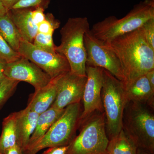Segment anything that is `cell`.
<instances>
[{"instance_id":"ba28073f","label":"cell","mask_w":154,"mask_h":154,"mask_svg":"<svg viewBox=\"0 0 154 154\" xmlns=\"http://www.w3.org/2000/svg\"><path fill=\"white\" fill-rule=\"evenodd\" d=\"M84 44L86 54V66L105 69L116 79L123 82L124 77L118 57L105 42L92 34L91 29L85 33Z\"/></svg>"},{"instance_id":"f1b7e54d","label":"cell","mask_w":154,"mask_h":154,"mask_svg":"<svg viewBox=\"0 0 154 154\" xmlns=\"http://www.w3.org/2000/svg\"><path fill=\"white\" fill-rule=\"evenodd\" d=\"M4 154H23V151L17 144L6 151Z\"/></svg>"},{"instance_id":"cb8c5ba5","label":"cell","mask_w":154,"mask_h":154,"mask_svg":"<svg viewBox=\"0 0 154 154\" xmlns=\"http://www.w3.org/2000/svg\"><path fill=\"white\" fill-rule=\"evenodd\" d=\"M21 57L19 52L15 51L9 45L0 33V57L9 63L17 60Z\"/></svg>"},{"instance_id":"4316f807","label":"cell","mask_w":154,"mask_h":154,"mask_svg":"<svg viewBox=\"0 0 154 154\" xmlns=\"http://www.w3.org/2000/svg\"><path fill=\"white\" fill-rule=\"evenodd\" d=\"M45 10L41 8H33L31 16L33 22L36 25L41 23L45 19Z\"/></svg>"},{"instance_id":"3957f363","label":"cell","mask_w":154,"mask_h":154,"mask_svg":"<svg viewBox=\"0 0 154 154\" xmlns=\"http://www.w3.org/2000/svg\"><path fill=\"white\" fill-rule=\"evenodd\" d=\"M154 19V0H144L135 5L121 19L110 16L94 24L91 31L96 38L108 42L118 36L140 28Z\"/></svg>"},{"instance_id":"6da1fadb","label":"cell","mask_w":154,"mask_h":154,"mask_svg":"<svg viewBox=\"0 0 154 154\" xmlns=\"http://www.w3.org/2000/svg\"><path fill=\"white\" fill-rule=\"evenodd\" d=\"M104 42L119 61L125 89L139 77L154 69V49L146 41L140 28Z\"/></svg>"},{"instance_id":"d6a6232c","label":"cell","mask_w":154,"mask_h":154,"mask_svg":"<svg viewBox=\"0 0 154 154\" xmlns=\"http://www.w3.org/2000/svg\"><path fill=\"white\" fill-rule=\"evenodd\" d=\"M8 11L6 10L5 8L3 5L2 3L0 1V16H3L7 13Z\"/></svg>"},{"instance_id":"836d02e7","label":"cell","mask_w":154,"mask_h":154,"mask_svg":"<svg viewBox=\"0 0 154 154\" xmlns=\"http://www.w3.org/2000/svg\"><path fill=\"white\" fill-rule=\"evenodd\" d=\"M136 154H154L149 152H148L142 149L137 148V150Z\"/></svg>"},{"instance_id":"484cf974","label":"cell","mask_w":154,"mask_h":154,"mask_svg":"<svg viewBox=\"0 0 154 154\" xmlns=\"http://www.w3.org/2000/svg\"><path fill=\"white\" fill-rule=\"evenodd\" d=\"M140 28L146 41L154 49V19L145 22Z\"/></svg>"},{"instance_id":"d4e9b609","label":"cell","mask_w":154,"mask_h":154,"mask_svg":"<svg viewBox=\"0 0 154 154\" xmlns=\"http://www.w3.org/2000/svg\"><path fill=\"white\" fill-rule=\"evenodd\" d=\"M50 2V0H20L11 9L41 8L45 10Z\"/></svg>"},{"instance_id":"4fadbf2b","label":"cell","mask_w":154,"mask_h":154,"mask_svg":"<svg viewBox=\"0 0 154 154\" xmlns=\"http://www.w3.org/2000/svg\"><path fill=\"white\" fill-rule=\"evenodd\" d=\"M57 78L53 79L46 86L30 94L26 108L39 114L51 107L57 95Z\"/></svg>"},{"instance_id":"9c48e42d","label":"cell","mask_w":154,"mask_h":154,"mask_svg":"<svg viewBox=\"0 0 154 154\" xmlns=\"http://www.w3.org/2000/svg\"><path fill=\"white\" fill-rule=\"evenodd\" d=\"M18 52L39 67L52 79L70 71L68 62L63 55L40 49L25 40L21 41Z\"/></svg>"},{"instance_id":"7c38bea8","label":"cell","mask_w":154,"mask_h":154,"mask_svg":"<svg viewBox=\"0 0 154 154\" xmlns=\"http://www.w3.org/2000/svg\"><path fill=\"white\" fill-rule=\"evenodd\" d=\"M87 75H78L70 71L57 78V94L51 107L63 110L79 103L82 99Z\"/></svg>"},{"instance_id":"83f0119b","label":"cell","mask_w":154,"mask_h":154,"mask_svg":"<svg viewBox=\"0 0 154 154\" xmlns=\"http://www.w3.org/2000/svg\"><path fill=\"white\" fill-rule=\"evenodd\" d=\"M69 146V145L48 148L49 149L45 151L42 154H66L68 149Z\"/></svg>"},{"instance_id":"7402d4cb","label":"cell","mask_w":154,"mask_h":154,"mask_svg":"<svg viewBox=\"0 0 154 154\" xmlns=\"http://www.w3.org/2000/svg\"><path fill=\"white\" fill-rule=\"evenodd\" d=\"M60 25V22L52 14L48 13L45 14V20L37 25V33L53 35L54 30L59 28Z\"/></svg>"},{"instance_id":"9a60e30c","label":"cell","mask_w":154,"mask_h":154,"mask_svg":"<svg viewBox=\"0 0 154 154\" xmlns=\"http://www.w3.org/2000/svg\"><path fill=\"white\" fill-rule=\"evenodd\" d=\"M33 8L12 9L8 12L22 40L32 43L38 32L37 26L33 22L31 16Z\"/></svg>"},{"instance_id":"2e32d148","label":"cell","mask_w":154,"mask_h":154,"mask_svg":"<svg viewBox=\"0 0 154 154\" xmlns=\"http://www.w3.org/2000/svg\"><path fill=\"white\" fill-rule=\"evenodd\" d=\"M125 90L128 101L147 105L154 109V90L145 75L138 78Z\"/></svg>"},{"instance_id":"8992f818","label":"cell","mask_w":154,"mask_h":154,"mask_svg":"<svg viewBox=\"0 0 154 154\" xmlns=\"http://www.w3.org/2000/svg\"><path fill=\"white\" fill-rule=\"evenodd\" d=\"M79 134L69 144L66 154H105L109 139L105 113L92 114L80 127Z\"/></svg>"},{"instance_id":"277c9868","label":"cell","mask_w":154,"mask_h":154,"mask_svg":"<svg viewBox=\"0 0 154 154\" xmlns=\"http://www.w3.org/2000/svg\"><path fill=\"white\" fill-rule=\"evenodd\" d=\"M154 109L128 101L122 117V129L137 148L154 154Z\"/></svg>"},{"instance_id":"ffe728a7","label":"cell","mask_w":154,"mask_h":154,"mask_svg":"<svg viewBox=\"0 0 154 154\" xmlns=\"http://www.w3.org/2000/svg\"><path fill=\"white\" fill-rule=\"evenodd\" d=\"M0 33L9 45L18 52L22 39L8 12L0 16Z\"/></svg>"},{"instance_id":"ac0fdd59","label":"cell","mask_w":154,"mask_h":154,"mask_svg":"<svg viewBox=\"0 0 154 154\" xmlns=\"http://www.w3.org/2000/svg\"><path fill=\"white\" fill-rule=\"evenodd\" d=\"M17 112L11 113L4 119L0 136V154L17 144Z\"/></svg>"},{"instance_id":"7a4b0ae2","label":"cell","mask_w":154,"mask_h":154,"mask_svg":"<svg viewBox=\"0 0 154 154\" xmlns=\"http://www.w3.org/2000/svg\"><path fill=\"white\" fill-rule=\"evenodd\" d=\"M90 29L87 17L69 18L60 30V45L55 46L56 52L66 58L70 72L78 75L86 76L84 36Z\"/></svg>"},{"instance_id":"52a82bcc","label":"cell","mask_w":154,"mask_h":154,"mask_svg":"<svg viewBox=\"0 0 154 154\" xmlns=\"http://www.w3.org/2000/svg\"><path fill=\"white\" fill-rule=\"evenodd\" d=\"M81 113L80 102L67 106L45 134L23 154H36L47 148L69 145L75 136Z\"/></svg>"},{"instance_id":"e575fe53","label":"cell","mask_w":154,"mask_h":154,"mask_svg":"<svg viewBox=\"0 0 154 154\" xmlns=\"http://www.w3.org/2000/svg\"><path fill=\"white\" fill-rule=\"evenodd\" d=\"M108 154L106 153V154Z\"/></svg>"},{"instance_id":"603a6c76","label":"cell","mask_w":154,"mask_h":154,"mask_svg":"<svg viewBox=\"0 0 154 154\" xmlns=\"http://www.w3.org/2000/svg\"><path fill=\"white\" fill-rule=\"evenodd\" d=\"M33 44L36 47L45 51L56 53L55 45L54 43L52 35H45L42 33H37Z\"/></svg>"},{"instance_id":"5b68a950","label":"cell","mask_w":154,"mask_h":154,"mask_svg":"<svg viewBox=\"0 0 154 154\" xmlns=\"http://www.w3.org/2000/svg\"><path fill=\"white\" fill-rule=\"evenodd\" d=\"M102 98L109 140L122 129L123 112L128 99L122 82L105 69L103 70Z\"/></svg>"},{"instance_id":"8fae6325","label":"cell","mask_w":154,"mask_h":154,"mask_svg":"<svg viewBox=\"0 0 154 154\" xmlns=\"http://www.w3.org/2000/svg\"><path fill=\"white\" fill-rule=\"evenodd\" d=\"M4 73L11 79L29 83L34 87L35 91L43 88L52 80L39 67L22 56L15 61L7 63Z\"/></svg>"},{"instance_id":"1f68e13d","label":"cell","mask_w":154,"mask_h":154,"mask_svg":"<svg viewBox=\"0 0 154 154\" xmlns=\"http://www.w3.org/2000/svg\"><path fill=\"white\" fill-rule=\"evenodd\" d=\"M152 88L154 90V69L150 71L145 75Z\"/></svg>"},{"instance_id":"d6986e66","label":"cell","mask_w":154,"mask_h":154,"mask_svg":"<svg viewBox=\"0 0 154 154\" xmlns=\"http://www.w3.org/2000/svg\"><path fill=\"white\" fill-rule=\"evenodd\" d=\"M137 147L122 129L118 134L109 140L107 148L108 154H136Z\"/></svg>"},{"instance_id":"4dcf8cb0","label":"cell","mask_w":154,"mask_h":154,"mask_svg":"<svg viewBox=\"0 0 154 154\" xmlns=\"http://www.w3.org/2000/svg\"><path fill=\"white\" fill-rule=\"evenodd\" d=\"M7 63L5 61L0 57V84L6 78L4 72Z\"/></svg>"},{"instance_id":"5bb4252c","label":"cell","mask_w":154,"mask_h":154,"mask_svg":"<svg viewBox=\"0 0 154 154\" xmlns=\"http://www.w3.org/2000/svg\"><path fill=\"white\" fill-rule=\"evenodd\" d=\"M38 115L26 107L17 112V144L23 152L27 148L30 138L36 128Z\"/></svg>"},{"instance_id":"44dd1931","label":"cell","mask_w":154,"mask_h":154,"mask_svg":"<svg viewBox=\"0 0 154 154\" xmlns=\"http://www.w3.org/2000/svg\"><path fill=\"white\" fill-rule=\"evenodd\" d=\"M19 82L6 77L0 84V109L14 94Z\"/></svg>"},{"instance_id":"e0dca14e","label":"cell","mask_w":154,"mask_h":154,"mask_svg":"<svg viewBox=\"0 0 154 154\" xmlns=\"http://www.w3.org/2000/svg\"><path fill=\"white\" fill-rule=\"evenodd\" d=\"M64 109L59 110L51 106L46 111L39 114L36 128L30 138L26 150L33 146L45 134L53 125L60 117Z\"/></svg>"},{"instance_id":"f546056e","label":"cell","mask_w":154,"mask_h":154,"mask_svg":"<svg viewBox=\"0 0 154 154\" xmlns=\"http://www.w3.org/2000/svg\"><path fill=\"white\" fill-rule=\"evenodd\" d=\"M7 11H10L12 7L20 0H0Z\"/></svg>"},{"instance_id":"30bf717a","label":"cell","mask_w":154,"mask_h":154,"mask_svg":"<svg viewBox=\"0 0 154 154\" xmlns=\"http://www.w3.org/2000/svg\"><path fill=\"white\" fill-rule=\"evenodd\" d=\"M103 70L101 68L86 66L87 81L82 99L84 108L80 115L79 127L96 112H104L102 98Z\"/></svg>"}]
</instances>
